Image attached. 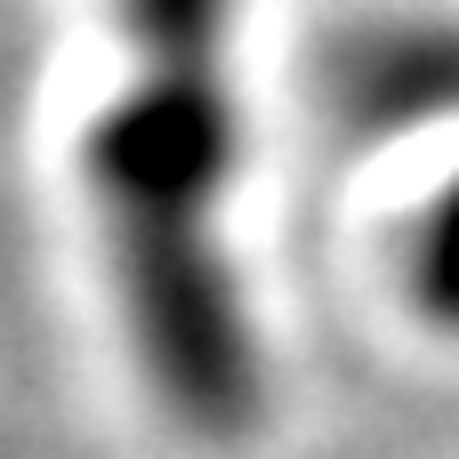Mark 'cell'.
I'll return each mask as SVG.
<instances>
[{
    "label": "cell",
    "mask_w": 459,
    "mask_h": 459,
    "mask_svg": "<svg viewBox=\"0 0 459 459\" xmlns=\"http://www.w3.org/2000/svg\"><path fill=\"white\" fill-rule=\"evenodd\" d=\"M411 282H420V307L436 323L459 331V194L420 226V258H411Z\"/></svg>",
    "instance_id": "cell-1"
}]
</instances>
